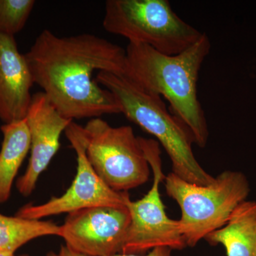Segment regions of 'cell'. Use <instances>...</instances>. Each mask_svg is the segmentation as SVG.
<instances>
[{
	"mask_svg": "<svg viewBox=\"0 0 256 256\" xmlns=\"http://www.w3.org/2000/svg\"><path fill=\"white\" fill-rule=\"evenodd\" d=\"M130 224L127 206L90 207L67 215L60 238L88 256H112L122 252Z\"/></svg>",
	"mask_w": 256,
	"mask_h": 256,
	"instance_id": "9",
	"label": "cell"
},
{
	"mask_svg": "<svg viewBox=\"0 0 256 256\" xmlns=\"http://www.w3.org/2000/svg\"><path fill=\"white\" fill-rule=\"evenodd\" d=\"M20 256H28V255H26V254H24V255H22Z\"/></svg>",
	"mask_w": 256,
	"mask_h": 256,
	"instance_id": "19",
	"label": "cell"
},
{
	"mask_svg": "<svg viewBox=\"0 0 256 256\" xmlns=\"http://www.w3.org/2000/svg\"><path fill=\"white\" fill-rule=\"evenodd\" d=\"M0 256H15L13 252H0Z\"/></svg>",
	"mask_w": 256,
	"mask_h": 256,
	"instance_id": "18",
	"label": "cell"
},
{
	"mask_svg": "<svg viewBox=\"0 0 256 256\" xmlns=\"http://www.w3.org/2000/svg\"><path fill=\"white\" fill-rule=\"evenodd\" d=\"M1 131L0 204H2L9 200L15 178L30 150V136L26 119L4 124Z\"/></svg>",
	"mask_w": 256,
	"mask_h": 256,
	"instance_id": "13",
	"label": "cell"
},
{
	"mask_svg": "<svg viewBox=\"0 0 256 256\" xmlns=\"http://www.w3.org/2000/svg\"><path fill=\"white\" fill-rule=\"evenodd\" d=\"M77 156V171L73 182L62 196L52 197L40 204H28L16 216L28 220H42L52 216L102 206H126L130 198L127 192H116L108 186L89 162L82 142L80 124L72 121L65 132Z\"/></svg>",
	"mask_w": 256,
	"mask_h": 256,
	"instance_id": "8",
	"label": "cell"
},
{
	"mask_svg": "<svg viewBox=\"0 0 256 256\" xmlns=\"http://www.w3.org/2000/svg\"><path fill=\"white\" fill-rule=\"evenodd\" d=\"M25 119L30 136V158L28 168L16 186L22 196H28L58 151L60 136L74 120L62 116L42 92L32 96Z\"/></svg>",
	"mask_w": 256,
	"mask_h": 256,
	"instance_id": "10",
	"label": "cell"
},
{
	"mask_svg": "<svg viewBox=\"0 0 256 256\" xmlns=\"http://www.w3.org/2000/svg\"><path fill=\"white\" fill-rule=\"evenodd\" d=\"M46 256H88L82 252H76L66 245H63L60 247L58 252H50L47 254Z\"/></svg>",
	"mask_w": 256,
	"mask_h": 256,
	"instance_id": "17",
	"label": "cell"
},
{
	"mask_svg": "<svg viewBox=\"0 0 256 256\" xmlns=\"http://www.w3.org/2000/svg\"><path fill=\"white\" fill-rule=\"evenodd\" d=\"M206 33L178 55L163 54L148 45L128 43L124 76L146 92L161 96L170 112L188 127L197 146L205 148L210 132L204 110L198 100L197 82L210 54Z\"/></svg>",
	"mask_w": 256,
	"mask_h": 256,
	"instance_id": "2",
	"label": "cell"
},
{
	"mask_svg": "<svg viewBox=\"0 0 256 256\" xmlns=\"http://www.w3.org/2000/svg\"><path fill=\"white\" fill-rule=\"evenodd\" d=\"M34 0H0V34L14 36L28 22Z\"/></svg>",
	"mask_w": 256,
	"mask_h": 256,
	"instance_id": "15",
	"label": "cell"
},
{
	"mask_svg": "<svg viewBox=\"0 0 256 256\" xmlns=\"http://www.w3.org/2000/svg\"><path fill=\"white\" fill-rule=\"evenodd\" d=\"M164 181L166 194L181 210L178 226L188 247L196 246L208 234L225 226L250 192L246 176L233 170L224 171L206 186L188 182L173 172Z\"/></svg>",
	"mask_w": 256,
	"mask_h": 256,
	"instance_id": "4",
	"label": "cell"
},
{
	"mask_svg": "<svg viewBox=\"0 0 256 256\" xmlns=\"http://www.w3.org/2000/svg\"><path fill=\"white\" fill-rule=\"evenodd\" d=\"M34 84L14 36L0 34V120L4 124L26 118Z\"/></svg>",
	"mask_w": 256,
	"mask_h": 256,
	"instance_id": "11",
	"label": "cell"
},
{
	"mask_svg": "<svg viewBox=\"0 0 256 256\" xmlns=\"http://www.w3.org/2000/svg\"><path fill=\"white\" fill-rule=\"evenodd\" d=\"M62 236L60 226L50 220H28L0 214V252H13L34 239Z\"/></svg>",
	"mask_w": 256,
	"mask_h": 256,
	"instance_id": "14",
	"label": "cell"
},
{
	"mask_svg": "<svg viewBox=\"0 0 256 256\" xmlns=\"http://www.w3.org/2000/svg\"><path fill=\"white\" fill-rule=\"evenodd\" d=\"M80 132L89 162L114 191L128 192L150 180V166L132 127H112L96 118L80 126Z\"/></svg>",
	"mask_w": 256,
	"mask_h": 256,
	"instance_id": "6",
	"label": "cell"
},
{
	"mask_svg": "<svg viewBox=\"0 0 256 256\" xmlns=\"http://www.w3.org/2000/svg\"><path fill=\"white\" fill-rule=\"evenodd\" d=\"M204 239L210 245L223 246L226 256H256V202H242L225 226Z\"/></svg>",
	"mask_w": 256,
	"mask_h": 256,
	"instance_id": "12",
	"label": "cell"
},
{
	"mask_svg": "<svg viewBox=\"0 0 256 256\" xmlns=\"http://www.w3.org/2000/svg\"><path fill=\"white\" fill-rule=\"evenodd\" d=\"M172 249L168 247H158L152 249L146 255H136V254H119L112 256H171Z\"/></svg>",
	"mask_w": 256,
	"mask_h": 256,
	"instance_id": "16",
	"label": "cell"
},
{
	"mask_svg": "<svg viewBox=\"0 0 256 256\" xmlns=\"http://www.w3.org/2000/svg\"><path fill=\"white\" fill-rule=\"evenodd\" d=\"M141 146L153 172L150 190L140 200L127 203L130 224L121 254L141 255L158 247L181 250L186 246L178 226V220L166 213L160 186L165 175L162 166L159 142L154 139L140 138Z\"/></svg>",
	"mask_w": 256,
	"mask_h": 256,
	"instance_id": "7",
	"label": "cell"
},
{
	"mask_svg": "<svg viewBox=\"0 0 256 256\" xmlns=\"http://www.w3.org/2000/svg\"><path fill=\"white\" fill-rule=\"evenodd\" d=\"M34 82L66 118H96L120 114L114 96L94 72L124 75L126 50L90 34L60 37L43 30L25 54Z\"/></svg>",
	"mask_w": 256,
	"mask_h": 256,
	"instance_id": "1",
	"label": "cell"
},
{
	"mask_svg": "<svg viewBox=\"0 0 256 256\" xmlns=\"http://www.w3.org/2000/svg\"><path fill=\"white\" fill-rule=\"evenodd\" d=\"M102 25L129 43L169 56L188 50L203 34L180 18L168 0H108Z\"/></svg>",
	"mask_w": 256,
	"mask_h": 256,
	"instance_id": "5",
	"label": "cell"
},
{
	"mask_svg": "<svg viewBox=\"0 0 256 256\" xmlns=\"http://www.w3.org/2000/svg\"><path fill=\"white\" fill-rule=\"evenodd\" d=\"M96 82L114 96L120 114L156 138L168 153L172 172L188 182L210 185L215 178L205 171L192 150L188 127L171 112L161 96L146 92L124 75L98 72Z\"/></svg>",
	"mask_w": 256,
	"mask_h": 256,
	"instance_id": "3",
	"label": "cell"
}]
</instances>
